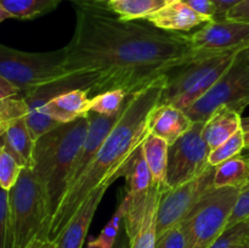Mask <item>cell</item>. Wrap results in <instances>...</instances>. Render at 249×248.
<instances>
[{
  "instance_id": "1",
  "label": "cell",
  "mask_w": 249,
  "mask_h": 248,
  "mask_svg": "<svg viewBox=\"0 0 249 248\" xmlns=\"http://www.w3.org/2000/svg\"><path fill=\"white\" fill-rule=\"evenodd\" d=\"M71 1L75 27L63 48L65 68L92 75L94 96L114 89L135 94L204 53L195 49L190 35L124 21L100 0Z\"/></svg>"
},
{
  "instance_id": "2",
  "label": "cell",
  "mask_w": 249,
  "mask_h": 248,
  "mask_svg": "<svg viewBox=\"0 0 249 248\" xmlns=\"http://www.w3.org/2000/svg\"><path fill=\"white\" fill-rule=\"evenodd\" d=\"M165 77L145 89L128 95L121 117L95 155L82 177L75 180L62 197L51 219L49 241L56 242L85 198L99 187L109 186L121 177L122 170L148 135V118L162 99Z\"/></svg>"
},
{
  "instance_id": "3",
  "label": "cell",
  "mask_w": 249,
  "mask_h": 248,
  "mask_svg": "<svg viewBox=\"0 0 249 248\" xmlns=\"http://www.w3.org/2000/svg\"><path fill=\"white\" fill-rule=\"evenodd\" d=\"M89 124L88 112L75 121L60 124L34 143L32 169L45 189L53 215L67 190Z\"/></svg>"
},
{
  "instance_id": "4",
  "label": "cell",
  "mask_w": 249,
  "mask_h": 248,
  "mask_svg": "<svg viewBox=\"0 0 249 248\" xmlns=\"http://www.w3.org/2000/svg\"><path fill=\"white\" fill-rule=\"evenodd\" d=\"M9 195V248H36L49 245L53 213L45 189L32 168L22 169Z\"/></svg>"
},
{
  "instance_id": "5",
  "label": "cell",
  "mask_w": 249,
  "mask_h": 248,
  "mask_svg": "<svg viewBox=\"0 0 249 248\" xmlns=\"http://www.w3.org/2000/svg\"><path fill=\"white\" fill-rule=\"evenodd\" d=\"M238 51H204L187 65L170 72L160 104L189 109L225 74Z\"/></svg>"
},
{
  "instance_id": "6",
  "label": "cell",
  "mask_w": 249,
  "mask_h": 248,
  "mask_svg": "<svg viewBox=\"0 0 249 248\" xmlns=\"http://www.w3.org/2000/svg\"><path fill=\"white\" fill-rule=\"evenodd\" d=\"M70 74L65 68L63 48L49 53H27L0 44V75L22 95Z\"/></svg>"
},
{
  "instance_id": "7",
  "label": "cell",
  "mask_w": 249,
  "mask_h": 248,
  "mask_svg": "<svg viewBox=\"0 0 249 248\" xmlns=\"http://www.w3.org/2000/svg\"><path fill=\"white\" fill-rule=\"evenodd\" d=\"M236 187H212L186 220V248H209L224 232L240 195Z\"/></svg>"
},
{
  "instance_id": "8",
  "label": "cell",
  "mask_w": 249,
  "mask_h": 248,
  "mask_svg": "<svg viewBox=\"0 0 249 248\" xmlns=\"http://www.w3.org/2000/svg\"><path fill=\"white\" fill-rule=\"evenodd\" d=\"M249 105V65L236 60L213 88L192 105L185 113L192 122H203L219 107H228L237 113Z\"/></svg>"
},
{
  "instance_id": "9",
  "label": "cell",
  "mask_w": 249,
  "mask_h": 248,
  "mask_svg": "<svg viewBox=\"0 0 249 248\" xmlns=\"http://www.w3.org/2000/svg\"><path fill=\"white\" fill-rule=\"evenodd\" d=\"M203 122L194 125L169 146L167 185L170 189L203 174L209 167L211 148L203 138Z\"/></svg>"
},
{
  "instance_id": "10",
  "label": "cell",
  "mask_w": 249,
  "mask_h": 248,
  "mask_svg": "<svg viewBox=\"0 0 249 248\" xmlns=\"http://www.w3.org/2000/svg\"><path fill=\"white\" fill-rule=\"evenodd\" d=\"M215 167H209L203 174L185 184L168 187L160 198L157 216V238L170 228L184 223L196 204L213 186Z\"/></svg>"
},
{
  "instance_id": "11",
  "label": "cell",
  "mask_w": 249,
  "mask_h": 248,
  "mask_svg": "<svg viewBox=\"0 0 249 248\" xmlns=\"http://www.w3.org/2000/svg\"><path fill=\"white\" fill-rule=\"evenodd\" d=\"M189 35L196 50H241L249 44V23L226 18L212 21Z\"/></svg>"
},
{
  "instance_id": "12",
  "label": "cell",
  "mask_w": 249,
  "mask_h": 248,
  "mask_svg": "<svg viewBox=\"0 0 249 248\" xmlns=\"http://www.w3.org/2000/svg\"><path fill=\"white\" fill-rule=\"evenodd\" d=\"M0 143L23 167H33V152L36 140L27 123V107H21L0 126Z\"/></svg>"
},
{
  "instance_id": "13",
  "label": "cell",
  "mask_w": 249,
  "mask_h": 248,
  "mask_svg": "<svg viewBox=\"0 0 249 248\" xmlns=\"http://www.w3.org/2000/svg\"><path fill=\"white\" fill-rule=\"evenodd\" d=\"M109 186L99 187L94 190L89 196L83 201L78 211L66 225L60 237L56 241V248H83L84 241L87 238L88 230H89L91 221L94 219L97 207L101 203L105 194Z\"/></svg>"
},
{
  "instance_id": "14",
  "label": "cell",
  "mask_w": 249,
  "mask_h": 248,
  "mask_svg": "<svg viewBox=\"0 0 249 248\" xmlns=\"http://www.w3.org/2000/svg\"><path fill=\"white\" fill-rule=\"evenodd\" d=\"M192 125L194 122L185 111L172 105H157L148 118V133L165 140L169 146Z\"/></svg>"
},
{
  "instance_id": "15",
  "label": "cell",
  "mask_w": 249,
  "mask_h": 248,
  "mask_svg": "<svg viewBox=\"0 0 249 248\" xmlns=\"http://www.w3.org/2000/svg\"><path fill=\"white\" fill-rule=\"evenodd\" d=\"M146 21L163 31L181 33L212 22V19L197 14L189 5L180 1L177 4H167L157 12L148 16Z\"/></svg>"
},
{
  "instance_id": "16",
  "label": "cell",
  "mask_w": 249,
  "mask_h": 248,
  "mask_svg": "<svg viewBox=\"0 0 249 248\" xmlns=\"http://www.w3.org/2000/svg\"><path fill=\"white\" fill-rule=\"evenodd\" d=\"M90 91L73 89L53 97L45 104L43 113L57 123L63 124L75 121L89 112Z\"/></svg>"
},
{
  "instance_id": "17",
  "label": "cell",
  "mask_w": 249,
  "mask_h": 248,
  "mask_svg": "<svg viewBox=\"0 0 249 248\" xmlns=\"http://www.w3.org/2000/svg\"><path fill=\"white\" fill-rule=\"evenodd\" d=\"M169 186L153 182L146 201L145 213L140 226L133 238L129 240L130 248H155L157 241V216L158 207L163 194Z\"/></svg>"
},
{
  "instance_id": "18",
  "label": "cell",
  "mask_w": 249,
  "mask_h": 248,
  "mask_svg": "<svg viewBox=\"0 0 249 248\" xmlns=\"http://www.w3.org/2000/svg\"><path fill=\"white\" fill-rule=\"evenodd\" d=\"M242 117L240 113L228 108L219 107L206 121L203 126V138L209 148L214 150L240 130Z\"/></svg>"
},
{
  "instance_id": "19",
  "label": "cell",
  "mask_w": 249,
  "mask_h": 248,
  "mask_svg": "<svg viewBox=\"0 0 249 248\" xmlns=\"http://www.w3.org/2000/svg\"><path fill=\"white\" fill-rule=\"evenodd\" d=\"M141 148H142L146 163L152 174L153 182L167 185L169 143L163 139L148 133L141 145Z\"/></svg>"
},
{
  "instance_id": "20",
  "label": "cell",
  "mask_w": 249,
  "mask_h": 248,
  "mask_svg": "<svg viewBox=\"0 0 249 248\" xmlns=\"http://www.w3.org/2000/svg\"><path fill=\"white\" fill-rule=\"evenodd\" d=\"M249 182V159L247 156H235L216 165L214 172V187L243 189Z\"/></svg>"
},
{
  "instance_id": "21",
  "label": "cell",
  "mask_w": 249,
  "mask_h": 248,
  "mask_svg": "<svg viewBox=\"0 0 249 248\" xmlns=\"http://www.w3.org/2000/svg\"><path fill=\"white\" fill-rule=\"evenodd\" d=\"M164 0H116L108 4L111 11L124 21L146 19L165 6Z\"/></svg>"
},
{
  "instance_id": "22",
  "label": "cell",
  "mask_w": 249,
  "mask_h": 248,
  "mask_svg": "<svg viewBox=\"0 0 249 248\" xmlns=\"http://www.w3.org/2000/svg\"><path fill=\"white\" fill-rule=\"evenodd\" d=\"M62 0H0L12 18L33 19L53 11Z\"/></svg>"
},
{
  "instance_id": "23",
  "label": "cell",
  "mask_w": 249,
  "mask_h": 248,
  "mask_svg": "<svg viewBox=\"0 0 249 248\" xmlns=\"http://www.w3.org/2000/svg\"><path fill=\"white\" fill-rule=\"evenodd\" d=\"M131 203V195L128 194L124 196L122 202L119 203L118 208L114 212L112 218L107 223V225L102 229L100 235L96 238H92L88 242V248H113L117 237L121 232V225L125 218Z\"/></svg>"
},
{
  "instance_id": "24",
  "label": "cell",
  "mask_w": 249,
  "mask_h": 248,
  "mask_svg": "<svg viewBox=\"0 0 249 248\" xmlns=\"http://www.w3.org/2000/svg\"><path fill=\"white\" fill-rule=\"evenodd\" d=\"M128 94L121 89L107 90L91 96L89 104V112L101 116H113L123 108Z\"/></svg>"
},
{
  "instance_id": "25",
  "label": "cell",
  "mask_w": 249,
  "mask_h": 248,
  "mask_svg": "<svg viewBox=\"0 0 249 248\" xmlns=\"http://www.w3.org/2000/svg\"><path fill=\"white\" fill-rule=\"evenodd\" d=\"M23 105L22 92L0 75V126Z\"/></svg>"
},
{
  "instance_id": "26",
  "label": "cell",
  "mask_w": 249,
  "mask_h": 248,
  "mask_svg": "<svg viewBox=\"0 0 249 248\" xmlns=\"http://www.w3.org/2000/svg\"><path fill=\"white\" fill-rule=\"evenodd\" d=\"M245 148V131L241 128L229 140H226L220 146H218V147L211 151L208 158L209 164L212 167H216V165L221 164L225 160L230 159V158L235 157L237 155H241V152Z\"/></svg>"
},
{
  "instance_id": "27",
  "label": "cell",
  "mask_w": 249,
  "mask_h": 248,
  "mask_svg": "<svg viewBox=\"0 0 249 248\" xmlns=\"http://www.w3.org/2000/svg\"><path fill=\"white\" fill-rule=\"evenodd\" d=\"M23 168V165L0 143V186L10 191L18 180Z\"/></svg>"
},
{
  "instance_id": "28",
  "label": "cell",
  "mask_w": 249,
  "mask_h": 248,
  "mask_svg": "<svg viewBox=\"0 0 249 248\" xmlns=\"http://www.w3.org/2000/svg\"><path fill=\"white\" fill-rule=\"evenodd\" d=\"M247 228L248 220H245L225 229L209 248H242L248 242Z\"/></svg>"
},
{
  "instance_id": "29",
  "label": "cell",
  "mask_w": 249,
  "mask_h": 248,
  "mask_svg": "<svg viewBox=\"0 0 249 248\" xmlns=\"http://www.w3.org/2000/svg\"><path fill=\"white\" fill-rule=\"evenodd\" d=\"M187 236L185 224L181 223L165 231L156 241L155 248H186Z\"/></svg>"
},
{
  "instance_id": "30",
  "label": "cell",
  "mask_w": 249,
  "mask_h": 248,
  "mask_svg": "<svg viewBox=\"0 0 249 248\" xmlns=\"http://www.w3.org/2000/svg\"><path fill=\"white\" fill-rule=\"evenodd\" d=\"M10 195L0 186V248H9Z\"/></svg>"
},
{
  "instance_id": "31",
  "label": "cell",
  "mask_w": 249,
  "mask_h": 248,
  "mask_svg": "<svg viewBox=\"0 0 249 248\" xmlns=\"http://www.w3.org/2000/svg\"><path fill=\"white\" fill-rule=\"evenodd\" d=\"M249 218V182L246 185L243 189H241L238 198L236 201L235 207L232 209L230 219L226 229L231 228V226L236 225V224L241 223V221L247 220Z\"/></svg>"
},
{
  "instance_id": "32",
  "label": "cell",
  "mask_w": 249,
  "mask_h": 248,
  "mask_svg": "<svg viewBox=\"0 0 249 248\" xmlns=\"http://www.w3.org/2000/svg\"><path fill=\"white\" fill-rule=\"evenodd\" d=\"M182 2L189 5L197 14L202 15L204 17H208L212 21L215 19L216 11L212 0H182Z\"/></svg>"
},
{
  "instance_id": "33",
  "label": "cell",
  "mask_w": 249,
  "mask_h": 248,
  "mask_svg": "<svg viewBox=\"0 0 249 248\" xmlns=\"http://www.w3.org/2000/svg\"><path fill=\"white\" fill-rule=\"evenodd\" d=\"M215 6V19L214 21H220V19H225L226 15L230 11L231 9H233L235 6H237L238 4H241L245 0H212Z\"/></svg>"
},
{
  "instance_id": "34",
  "label": "cell",
  "mask_w": 249,
  "mask_h": 248,
  "mask_svg": "<svg viewBox=\"0 0 249 248\" xmlns=\"http://www.w3.org/2000/svg\"><path fill=\"white\" fill-rule=\"evenodd\" d=\"M226 19H233V21L248 22L249 23V0H245L237 6L231 9L225 17Z\"/></svg>"
},
{
  "instance_id": "35",
  "label": "cell",
  "mask_w": 249,
  "mask_h": 248,
  "mask_svg": "<svg viewBox=\"0 0 249 248\" xmlns=\"http://www.w3.org/2000/svg\"><path fill=\"white\" fill-rule=\"evenodd\" d=\"M113 248H130V243H129V238L126 236L125 231L119 232L118 237H117L116 243H114Z\"/></svg>"
},
{
  "instance_id": "36",
  "label": "cell",
  "mask_w": 249,
  "mask_h": 248,
  "mask_svg": "<svg viewBox=\"0 0 249 248\" xmlns=\"http://www.w3.org/2000/svg\"><path fill=\"white\" fill-rule=\"evenodd\" d=\"M236 60L246 63V65H249V44L238 51L237 55H236Z\"/></svg>"
},
{
  "instance_id": "37",
  "label": "cell",
  "mask_w": 249,
  "mask_h": 248,
  "mask_svg": "<svg viewBox=\"0 0 249 248\" xmlns=\"http://www.w3.org/2000/svg\"><path fill=\"white\" fill-rule=\"evenodd\" d=\"M7 18H12L11 15H10L9 12H7L6 10H5L4 7L0 5V22L5 21V19H7Z\"/></svg>"
},
{
  "instance_id": "38",
  "label": "cell",
  "mask_w": 249,
  "mask_h": 248,
  "mask_svg": "<svg viewBox=\"0 0 249 248\" xmlns=\"http://www.w3.org/2000/svg\"><path fill=\"white\" fill-rule=\"evenodd\" d=\"M241 126H242L243 131H249V117L242 118V121H241Z\"/></svg>"
},
{
  "instance_id": "39",
  "label": "cell",
  "mask_w": 249,
  "mask_h": 248,
  "mask_svg": "<svg viewBox=\"0 0 249 248\" xmlns=\"http://www.w3.org/2000/svg\"><path fill=\"white\" fill-rule=\"evenodd\" d=\"M245 145L246 148H249V131H245Z\"/></svg>"
},
{
  "instance_id": "40",
  "label": "cell",
  "mask_w": 249,
  "mask_h": 248,
  "mask_svg": "<svg viewBox=\"0 0 249 248\" xmlns=\"http://www.w3.org/2000/svg\"><path fill=\"white\" fill-rule=\"evenodd\" d=\"M165 4H177V2L182 1V0H164Z\"/></svg>"
},
{
  "instance_id": "41",
  "label": "cell",
  "mask_w": 249,
  "mask_h": 248,
  "mask_svg": "<svg viewBox=\"0 0 249 248\" xmlns=\"http://www.w3.org/2000/svg\"><path fill=\"white\" fill-rule=\"evenodd\" d=\"M56 247H57V246H56V242H50L45 248H56Z\"/></svg>"
},
{
  "instance_id": "42",
  "label": "cell",
  "mask_w": 249,
  "mask_h": 248,
  "mask_svg": "<svg viewBox=\"0 0 249 248\" xmlns=\"http://www.w3.org/2000/svg\"><path fill=\"white\" fill-rule=\"evenodd\" d=\"M100 1H102V2H106V4H109V2H112V1H116V0H100Z\"/></svg>"
},
{
  "instance_id": "43",
  "label": "cell",
  "mask_w": 249,
  "mask_h": 248,
  "mask_svg": "<svg viewBox=\"0 0 249 248\" xmlns=\"http://www.w3.org/2000/svg\"><path fill=\"white\" fill-rule=\"evenodd\" d=\"M248 220V228H247V241H249V218L247 219Z\"/></svg>"
},
{
  "instance_id": "44",
  "label": "cell",
  "mask_w": 249,
  "mask_h": 248,
  "mask_svg": "<svg viewBox=\"0 0 249 248\" xmlns=\"http://www.w3.org/2000/svg\"><path fill=\"white\" fill-rule=\"evenodd\" d=\"M242 248H249V241H248V242L247 243H246V245L245 246H243V247Z\"/></svg>"
},
{
  "instance_id": "45",
  "label": "cell",
  "mask_w": 249,
  "mask_h": 248,
  "mask_svg": "<svg viewBox=\"0 0 249 248\" xmlns=\"http://www.w3.org/2000/svg\"><path fill=\"white\" fill-rule=\"evenodd\" d=\"M247 157H248V159H249V156H247Z\"/></svg>"
}]
</instances>
